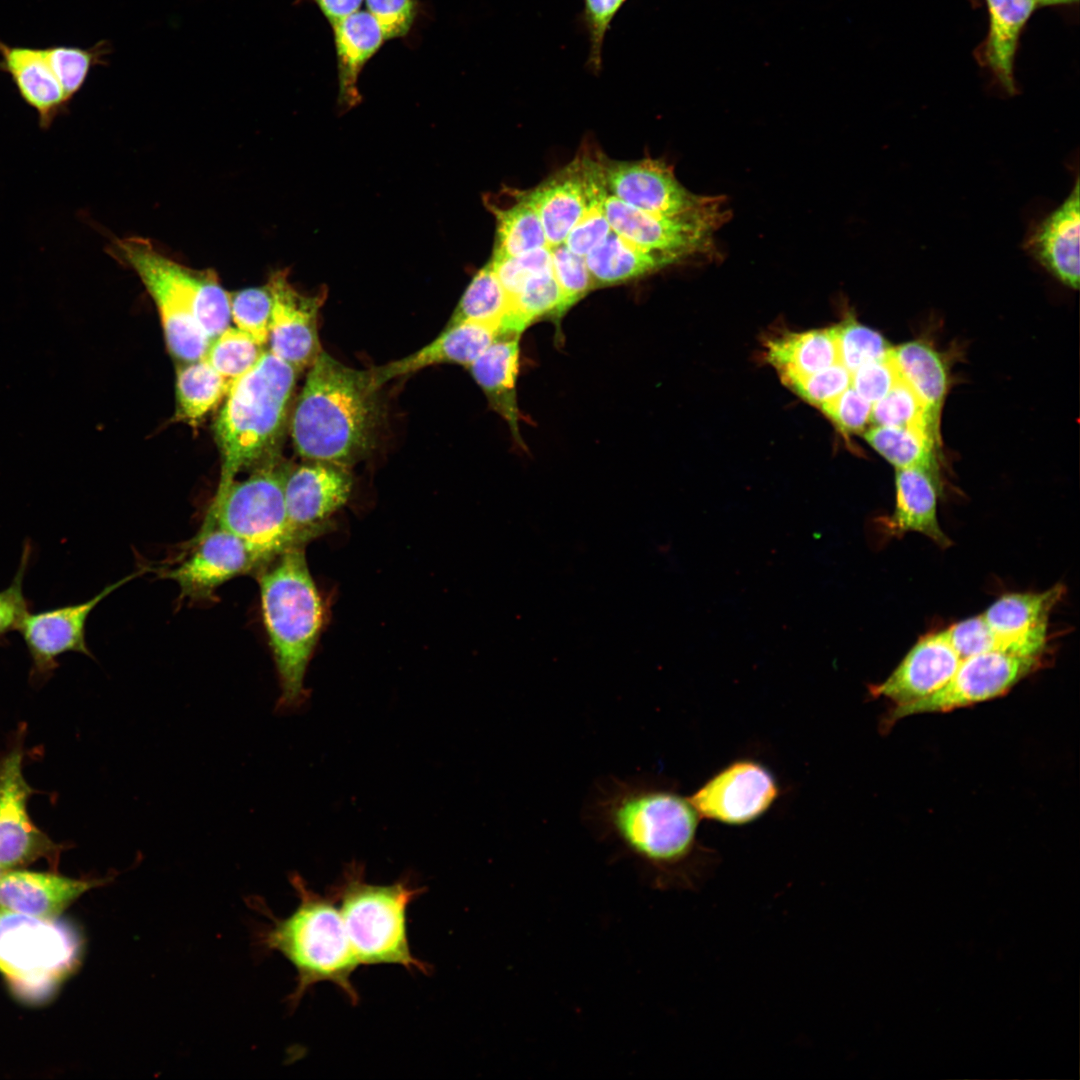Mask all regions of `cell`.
I'll use <instances>...</instances> for the list:
<instances>
[{
    "mask_svg": "<svg viewBox=\"0 0 1080 1080\" xmlns=\"http://www.w3.org/2000/svg\"><path fill=\"white\" fill-rule=\"evenodd\" d=\"M589 816L656 888L697 887L699 814L689 799L640 780L611 778L600 786Z\"/></svg>",
    "mask_w": 1080,
    "mask_h": 1080,
    "instance_id": "6da1fadb",
    "label": "cell"
},
{
    "mask_svg": "<svg viewBox=\"0 0 1080 1080\" xmlns=\"http://www.w3.org/2000/svg\"><path fill=\"white\" fill-rule=\"evenodd\" d=\"M372 369L348 367L321 351L310 366L291 417L298 455L348 466L373 447L381 419Z\"/></svg>",
    "mask_w": 1080,
    "mask_h": 1080,
    "instance_id": "7a4b0ae2",
    "label": "cell"
},
{
    "mask_svg": "<svg viewBox=\"0 0 1080 1080\" xmlns=\"http://www.w3.org/2000/svg\"><path fill=\"white\" fill-rule=\"evenodd\" d=\"M256 574L280 686L274 711L281 715L299 712L309 700L305 675L324 623L322 598L304 545L288 548Z\"/></svg>",
    "mask_w": 1080,
    "mask_h": 1080,
    "instance_id": "3957f363",
    "label": "cell"
},
{
    "mask_svg": "<svg viewBox=\"0 0 1080 1080\" xmlns=\"http://www.w3.org/2000/svg\"><path fill=\"white\" fill-rule=\"evenodd\" d=\"M298 370L265 350L228 391L214 424L221 456L216 494L239 472L278 455Z\"/></svg>",
    "mask_w": 1080,
    "mask_h": 1080,
    "instance_id": "277c9868",
    "label": "cell"
},
{
    "mask_svg": "<svg viewBox=\"0 0 1080 1080\" xmlns=\"http://www.w3.org/2000/svg\"><path fill=\"white\" fill-rule=\"evenodd\" d=\"M289 880L299 903L286 918L270 914L272 924L259 935V943L266 950L281 953L295 968L296 986L288 997L291 1007L320 982L334 984L356 1005L359 994L351 978L360 964L336 900L330 893L320 895L312 890L297 873Z\"/></svg>",
    "mask_w": 1080,
    "mask_h": 1080,
    "instance_id": "5b68a950",
    "label": "cell"
},
{
    "mask_svg": "<svg viewBox=\"0 0 1080 1080\" xmlns=\"http://www.w3.org/2000/svg\"><path fill=\"white\" fill-rule=\"evenodd\" d=\"M425 889L409 877L392 884L365 880L364 865L352 861L329 893L339 903L344 927L360 965L393 964L428 973L430 966L412 954L407 933L409 905Z\"/></svg>",
    "mask_w": 1080,
    "mask_h": 1080,
    "instance_id": "8992f818",
    "label": "cell"
},
{
    "mask_svg": "<svg viewBox=\"0 0 1080 1080\" xmlns=\"http://www.w3.org/2000/svg\"><path fill=\"white\" fill-rule=\"evenodd\" d=\"M57 918L0 909V973L25 1000H44L79 966L82 937Z\"/></svg>",
    "mask_w": 1080,
    "mask_h": 1080,
    "instance_id": "52a82bcc",
    "label": "cell"
},
{
    "mask_svg": "<svg viewBox=\"0 0 1080 1080\" xmlns=\"http://www.w3.org/2000/svg\"><path fill=\"white\" fill-rule=\"evenodd\" d=\"M288 464L279 455L255 467L215 494L204 524L223 528L241 539L266 565L288 548L305 545L293 530L285 505Z\"/></svg>",
    "mask_w": 1080,
    "mask_h": 1080,
    "instance_id": "ba28073f",
    "label": "cell"
},
{
    "mask_svg": "<svg viewBox=\"0 0 1080 1080\" xmlns=\"http://www.w3.org/2000/svg\"><path fill=\"white\" fill-rule=\"evenodd\" d=\"M605 212L613 232L641 248L664 254L674 263L713 248L714 233L729 219L726 200L707 196L693 210L678 215L648 213L608 194Z\"/></svg>",
    "mask_w": 1080,
    "mask_h": 1080,
    "instance_id": "9c48e42d",
    "label": "cell"
},
{
    "mask_svg": "<svg viewBox=\"0 0 1080 1080\" xmlns=\"http://www.w3.org/2000/svg\"><path fill=\"white\" fill-rule=\"evenodd\" d=\"M110 254L138 275L153 299L169 352L181 363L202 359L210 344L197 322L191 298L170 273L167 256L149 240L127 237L114 240Z\"/></svg>",
    "mask_w": 1080,
    "mask_h": 1080,
    "instance_id": "30bf717a",
    "label": "cell"
},
{
    "mask_svg": "<svg viewBox=\"0 0 1080 1080\" xmlns=\"http://www.w3.org/2000/svg\"><path fill=\"white\" fill-rule=\"evenodd\" d=\"M1040 657L990 651L961 660L950 680L932 695L912 704L895 706L889 722L924 713L948 712L1007 693L1036 669Z\"/></svg>",
    "mask_w": 1080,
    "mask_h": 1080,
    "instance_id": "8fae6325",
    "label": "cell"
},
{
    "mask_svg": "<svg viewBox=\"0 0 1080 1080\" xmlns=\"http://www.w3.org/2000/svg\"><path fill=\"white\" fill-rule=\"evenodd\" d=\"M21 739L0 759V870L21 869L40 859L56 869L63 845L40 830L28 813L33 788L23 774Z\"/></svg>",
    "mask_w": 1080,
    "mask_h": 1080,
    "instance_id": "7c38bea8",
    "label": "cell"
},
{
    "mask_svg": "<svg viewBox=\"0 0 1080 1080\" xmlns=\"http://www.w3.org/2000/svg\"><path fill=\"white\" fill-rule=\"evenodd\" d=\"M260 557L241 539L215 525L204 524L192 540L189 552L161 576L175 581L180 597L194 601L214 599L227 581L264 566Z\"/></svg>",
    "mask_w": 1080,
    "mask_h": 1080,
    "instance_id": "4fadbf2b",
    "label": "cell"
},
{
    "mask_svg": "<svg viewBox=\"0 0 1080 1080\" xmlns=\"http://www.w3.org/2000/svg\"><path fill=\"white\" fill-rule=\"evenodd\" d=\"M352 484L346 466L320 461L288 466L285 505L290 524L302 543L328 527L332 516L347 503Z\"/></svg>",
    "mask_w": 1080,
    "mask_h": 1080,
    "instance_id": "5bb4252c",
    "label": "cell"
},
{
    "mask_svg": "<svg viewBox=\"0 0 1080 1080\" xmlns=\"http://www.w3.org/2000/svg\"><path fill=\"white\" fill-rule=\"evenodd\" d=\"M143 573L145 570L124 577L85 602L37 613L28 611L18 631L29 651L33 674L47 676L52 673L58 665V657L66 652H79L91 657L85 640V626L90 613L114 590Z\"/></svg>",
    "mask_w": 1080,
    "mask_h": 1080,
    "instance_id": "9a60e30c",
    "label": "cell"
},
{
    "mask_svg": "<svg viewBox=\"0 0 1080 1080\" xmlns=\"http://www.w3.org/2000/svg\"><path fill=\"white\" fill-rule=\"evenodd\" d=\"M772 774L754 761L735 762L706 782L689 801L699 816L743 824L763 814L777 796Z\"/></svg>",
    "mask_w": 1080,
    "mask_h": 1080,
    "instance_id": "2e32d148",
    "label": "cell"
},
{
    "mask_svg": "<svg viewBox=\"0 0 1080 1080\" xmlns=\"http://www.w3.org/2000/svg\"><path fill=\"white\" fill-rule=\"evenodd\" d=\"M267 284L272 294L269 351L300 372L322 351L317 318L324 296L300 293L290 283L287 270L272 273Z\"/></svg>",
    "mask_w": 1080,
    "mask_h": 1080,
    "instance_id": "e0dca14e",
    "label": "cell"
},
{
    "mask_svg": "<svg viewBox=\"0 0 1080 1080\" xmlns=\"http://www.w3.org/2000/svg\"><path fill=\"white\" fill-rule=\"evenodd\" d=\"M604 170L610 195L648 213L682 214L701 205L707 197L684 188L673 169L660 160L605 161Z\"/></svg>",
    "mask_w": 1080,
    "mask_h": 1080,
    "instance_id": "ac0fdd59",
    "label": "cell"
},
{
    "mask_svg": "<svg viewBox=\"0 0 1080 1080\" xmlns=\"http://www.w3.org/2000/svg\"><path fill=\"white\" fill-rule=\"evenodd\" d=\"M1063 594L1061 585L1041 593H1009L981 614L995 635L999 651L1041 657L1047 643L1048 618Z\"/></svg>",
    "mask_w": 1080,
    "mask_h": 1080,
    "instance_id": "d6986e66",
    "label": "cell"
},
{
    "mask_svg": "<svg viewBox=\"0 0 1080 1080\" xmlns=\"http://www.w3.org/2000/svg\"><path fill=\"white\" fill-rule=\"evenodd\" d=\"M961 660L945 630L927 634L910 649L887 679L870 688L871 694L884 697L895 706L912 704L944 686Z\"/></svg>",
    "mask_w": 1080,
    "mask_h": 1080,
    "instance_id": "ffe728a7",
    "label": "cell"
},
{
    "mask_svg": "<svg viewBox=\"0 0 1080 1080\" xmlns=\"http://www.w3.org/2000/svg\"><path fill=\"white\" fill-rule=\"evenodd\" d=\"M113 876L76 879L54 872L21 869L0 874V909L39 918H56L87 891Z\"/></svg>",
    "mask_w": 1080,
    "mask_h": 1080,
    "instance_id": "44dd1931",
    "label": "cell"
},
{
    "mask_svg": "<svg viewBox=\"0 0 1080 1080\" xmlns=\"http://www.w3.org/2000/svg\"><path fill=\"white\" fill-rule=\"evenodd\" d=\"M1079 179L1062 204L1034 226L1025 249L1057 280L1079 286Z\"/></svg>",
    "mask_w": 1080,
    "mask_h": 1080,
    "instance_id": "7402d4cb",
    "label": "cell"
},
{
    "mask_svg": "<svg viewBox=\"0 0 1080 1080\" xmlns=\"http://www.w3.org/2000/svg\"><path fill=\"white\" fill-rule=\"evenodd\" d=\"M0 72L8 75L18 95L49 129L70 104L46 58L44 48L11 45L0 40Z\"/></svg>",
    "mask_w": 1080,
    "mask_h": 1080,
    "instance_id": "603a6c76",
    "label": "cell"
},
{
    "mask_svg": "<svg viewBox=\"0 0 1080 1080\" xmlns=\"http://www.w3.org/2000/svg\"><path fill=\"white\" fill-rule=\"evenodd\" d=\"M988 29L976 59L1010 95L1017 93L1014 66L1021 35L1038 7L1035 0H984Z\"/></svg>",
    "mask_w": 1080,
    "mask_h": 1080,
    "instance_id": "cb8c5ba5",
    "label": "cell"
},
{
    "mask_svg": "<svg viewBox=\"0 0 1080 1080\" xmlns=\"http://www.w3.org/2000/svg\"><path fill=\"white\" fill-rule=\"evenodd\" d=\"M500 335L497 327L461 322L446 326L442 333L420 350L382 367L372 369L377 384L386 382L431 365L454 363L469 367Z\"/></svg>",
    "mask_w": 1080,
    "mask_h": 1080,
    "instance_id": "d4e9b609",
    "label": "cell"
},
{
    "mask_svg": "<svg viewBox=\"0 0 1080 1080\" xmlns=\"http://www.w3.org/2000/svg\"><path fill=\"white\" fill-rule=\"evenodd\" d=\"M937 474L920 467L896 468V505L887 520L892 534L918 532L942 548L951 544L937 517Z\"/></svg>",
    "mask_w": 1080,
    "mask_h": 1080,
    "instance_id": "484cf974",
    "label": "cell"
},
{
    "mask_svg": "<svg viewBox=\"0 0 1080 1080\" xmlns=\"http://www.w3.org/2000/svg\"><path fill=\"white\" fill-rule=\"evenodd\" d=\"M338 74V104L348 110L361 101L358 78L386 40L377 20L357 10L332 25Z\"/></svg>",
    "mask_w": 1080,
    "mask_h": 1080,
    "instance_id": "4316f807",
    "label": "cell"
},
{
    "mask_svg": "<svg viewBox=\"0 0 1080 1080\" xmlns=\"http://www.w3.org/2000/svg\"><path fill=\"white\" fill-rule=\"evenodd\" d=\"M524 194L541 220L547 245L554 247L564 243L586 207L580 161L573 162Z\"/></svg>",
    "mask_w": 1080,
    "mask_h": 1080,
    "instance_id": "83f0119b",
    "label": "cell"
},
{
    "mask_svg": "<svg viewBox=\"0 0 1080 1080\" xmlns=\"http://www.w3.org/2000/svg\"><path fill=\"white\" fill-rule=\"evenodd\" d=\"M520 336L495 340L470 366L471 374L494 409L508 422L519 443L520 413L516 402Z\"/></svg>",
    "mask_w": 1080,
    "mask_h": 1080,
    "instance_id": "f1b7e54d",
    "label": "cell"
},
{
    "mask_svg": "<svg viewBox=\"0 0 1080 1080\" xmlns=\"http://www.w3.org/2000/svg\"><path fill=\"white\" fill-rule=\"evenodd\" d=\"M766 357L782 381L840 363L835 328L791 332L773 338L766 343Z\"/></svg>",
    "mask_w": 1080,
    "mask_h": 1080,
    "instance_id": "f546056e",
    "label": "cell"
},
{
    "mask_svg": "<svg viewBox=\"0 0 1080 1080\" xmlns=\"http://www.w3.org/2000/svg\"><path fill=\"white\" fill-rule=\"evenodd\" d=\"M584 258L594 287L632 280L674 263L668 256L641 248L612 230Z\"/></svg>",
    "mask_w": 1080,
    "mask_h": 1080,
    "instance_id": "4dcf8cb0",
    "label": "cell"
},
{
    "mask_svg": "<svg viewBox=\"0 0 1080 1080\" xmlns=\"http://www.w3.org/2000/svg\"><path fill=\"white\" fill-rule=\"evenodd\" d=\"M890 355L903 380L916 392L939 425L940 410L948 387L943 357L929 344L915 340L892 347Z\"/></svg>",
    "mask_w": 1080,
    "mask_h": 1080,
    "instance_id": "1f68e13d",
    "label": "cell"
},
{
    "mask_svg": "<svg viewBox=\"0 0 1080 1080\" xmlns=\"http://www.w3.org/2000/svg\"><path fill=\"white\" fill-rule=\"evenodd\" d=\"M231 386L204 358L182 363L176 376L175 419L191 426L199 424Z\"/></svg>",
    "mask_w": 1080,
    "mask_h": 1080,
    "instance_id": "d6a6232c",
    "label": "cell"
},
{
    "mask_svg": "<svg viewBox=\"0 0 1080 1080\" xmlns=\"http://www.w3.org/2000/svg\"><path fill=\"white\" fill-rule=\"evenodd\" d=\"M580 163L586 207L579 221L567 235L564 244L573 253L585 257L606 238L611 228L605 212V200L609 192L604 162L583 159Z\"/></svg>",
    "mask_w": 1080,
    "mask_h": 1080,
    "instance_id": "836d02e7",
    "label": "cell"
},
{
    "mask_svg": "<svg viewBox=\"0 0 1080 1080\" xmlns=\"http://www.w3.org/2000/svg\"><path fill=\"white\" fill-rule=\"evenodd\" d=\"M865 440L896 468L920 467L937 474L938 440L915 427L876 425L864 431Z\"/></svg>",
    "mask_w": 1080,
    "mask_h": 1080,
    "instance_id": "e575fe53",
    "label": "cell"
},
{
    "mask_svg": "<svg viewBox=\"0 0 1080 1080\" xmlns=\"http://www.w3.org/2000/svg\"><path fill=\"white\" fill-rule=\"evenodd\" d=\"M492 208L497 224L495 253L515 257L548 246L541 220L524 192L513 205Z\"/></svg>",
    "mask_w": 1080,
    "mask_h": 1080,
    "instance_id": "d590c367",
    "label": "cell"
},
{
    "mask_svg": "<svg viewBox=\"0 0 1080 1080\" xmlns=\"http://www.w3.org/2000/svg\"><path fill=\"white\" fill-rule=\"evenodd\" d=\"M509 312V299L488 262L472 278L447 326L477 322L500 331Z\"/></svg>",
    "mask_w": 1080,
    "mask_h": 1080,
    "instance_id": "8d00e7d4",
    "label": "cell"
},
{
    "mask_svg": "<svg viewBox=\"0 0 1080 1080\" xmlns=\"http://www.w3.org/2000/svg\"><path fill=\"white\" fill-rule=\"evenodd\" d=\"M44 52L66 97L71 102L83 87L91 69L107 63L111 46L106 40H101L88 48L55 44L44 47Z\"/></svg>",
    "mask_w": 1080,
    "mask_h": 1080,
    "instance_id": "74e56055",
    "label": "cell"
},
{
    "mask_svg": "<svg viewBox=\"0 0 1080 1080\" xmlns=\"http://www.w3.org/2000/svg\"><path fill=\"white\" fill-rule=\"evenodd\" d=\"M870 421L876 425L915 427L938 440L936 424L926 405L902 378L880 400L872 404Z\"/></svg>",
    "mask_w": 1080,
    "mask_h": 1080,
    "instance_id": "f35d334b",
    "label": "cell"
},
{
    "mask_svg": "<svg viewBox=\"0 0 1080 1080\" xmlns=\"http://www.w3.org/2000/svg\"><path fill=\"white\" fill-rule=\"evenodd\" d=\"M265 350L251 336L228 327L210 341L204 359L231 385L249 371Z\"/></svg>",
    "mask_w": 1080,
    "mask_h": 1080,
    "instance_id": "ab89813d",
    "label": "cell"
},
{
    "mask_svg": "<svg viewBox=\"0 0 1080 1080\" xmlns=\"http://www.w3.org/2000/svg\"><path fill=\"white\" fill-rule=\"evenodd\" d=\"M230 316L236 328L247 333L258 344L268 343L272 294L268 284L229 293Z\"/></svg>",
    "mask_w": 1080,
    "mask_h": 1080,
    "instance_id": "60d3db41",
    "label": "cell"
},
{
    "mask_svg": "<svg viewBox=\"0 0 1080 1080\" xmlns=\"http://www.w3.org/2000/svg\"><path fill=\"white\" fill-rule=\"evenodd\" d=\"M839 362L851 373L869 361L884 357L892 346L877 331L848 317L834 326Z\"/></svg>",
    "mask_w": 1080,
    "mask_h": 1080,
    "instance_id": "b9f144b4",
    "label": "cell"
},
{
    "mask_svg": "<svg viewBox=\"0 0 1080 1080\" xmlns=\"http://www.w3.org/2000/svg\"><path fill=\"white\" fill-rule=\"evenodd\" d=\"M553 274L561 292V315L583 298L593 281L585 258L573 253L562 243L550 247Z\"/></svg>",
    "mask_w": 1080,
    "mask_h": 1080,
    "instance_id": "7bdbcfd3",
    "label": "cell"
},
{
    "mask_svg": "<svg viewBox=\"0 0 1080 1080\" xmlns=\"http://www.w3.org/2000/svg\"><path fill=\"white\" fill-rule=\"evenodd\" d=\"M489 263L510 302L530 275L552 267L551 251L544 246L515 257L493 252Z\"/></svg>",
    "mask_w": 1080,
    "mask_h": 1080,
    "instance_id": "ee69618b",
    "label": "cell"
},
{
    "mask_svg": "<svg viewBox=\"0 0 1080 1080\" xmlns=\"http://www.w3.org/2000/svg\"><path fill=\"white\" fill-rule=\"evenodd\" d=\"M783 383L820 409L851 386V372L836 363L812 374L786 379Z\"/></svg>",
    "mask_w": 1080,
    "mask_h": 1080,
    "instance_id": "f6af8a7d",
    "label": "cell"
},
{
    "mask_svg": "<svg viewBox=\"0 0 1080 1080\" xmlns=\"http://www.w3.org/2000/svg\"><path fill=\"white\" fill-rule=\"evenodd\" d=\"M820 409L846 436L863 432L865 426L871 422L872 403L852 386Z\"/></svg>",
    "mask_w": 1080,
    "mask_h": 1080,
    "instance_id": "bcb514c9",
    "label": "cell"
},
{
    "mask_svg": "<svg viewBox=\"0 0 1080 1080\" xmlns=\"http://www.w3.org/2000/svg\"><path fill=\"white\" fill-rule=\"evenodd\" d=\"M890 352L862 364L851 373V386L872 404L885 396L901 378Z\"/></svg>",
    "mask_w": 1080,
    "mask_h": 1080,
    "instance_id": "7dc6e473",
    "label": "cell"
},
{
    "mask_svg": "<svg viewBox=\"0 0 1080 1080\" xmlns=\"http://www.w3.org/2000/svg\"><path fill=\"white\" fill-rule=\"evenodd\" d=\"M626 0H584V21L589 37L587 64L595 72L602 64L605 36L611 22Z\"/></svg>",
    "mask_w": 1080,
    "mask_h": 1080,
    "instance_id": "c3c4849f",
    "label": "cell"
},
{
    "mask_svg": "<svg viewBox=\"0 0 1080 1080\" xmlns=\"http://www.w3.org/2000/svg\"><path fill=\"white\" fill-rule=\"evenodd\" d=\"M948 640L961 659L999 651L998 642L982 615L958 622L945 630Z\"/></svg>",
    "mask_w": 1080,
    "mask_h": 1080,
    "instance_id": "681fc988",
    "label": "cell"
},
{
    "mask_svg": "<svg viewBox=\"0 0 1080 1080\" xmlns=\"http://www.w3.org/2000/svg\"><path fill=\"white\" fill-rule=\"evenodd\" d=\"M367 11L379 23L386 40L404 37L418 14V0H364Z\"/></svg>",
    "mask_w": 1080,
    "mask_h": 1080,
    "instance_id": "f907efd6",
    "label": "cell"
},
{
    "mask_svg": "<svg viewBox=\"0 0 1080 1080\" xmlns=\"http://www.w3.org/2000/svg\"><path fill=\"white\" fill-rule=\"evenodd\" d=\"M29 551L23 553L20 567L9 587L0 592V635L18 630L23 616L29 611L23 594V578Z\"/></svg>",
    "mask_w": 1080,
    "mask_h": 1080,
    "instance_id": "816d5d0a",
    "label": "cell"
},
{
    "mask_svg": "<svg viewBox=\"0 0 1080 1080\" xmlns=\"http://www.w3.org/2000/svg\"><path fill=\"white\" fill-rule=\"evenodd\" d=\"M332 26L347 15L359 10L364 0H312Z\"/></svg>",
    "mask_w": 1080,
    "mask_h": 1080,
    "instance_id": "f5cc1de1",
    "label": "cell"
},
{
    "mask_svg": "<svg viewBox=\"0 0 1080 1080\" xmlns=\"http://www.w3.org/2000/svg\"><path fill=\"white\" fill-rule=\"evenodd\" d=\"M1038 6H1062L1077 3L1078 0H1035Z\"/></svg>",
    "mask_w": 1080,
    "mask_h": 1080,
    "instance_id": "db71d44e",
    "label": "cell"
},
{
    "mask_svg": "<svg viewBox=\"0 0 1080 1080\" xmlns=\"http://www.w3.org/2000/svg\"><path fill=\"white\" fill-rule=\"evenodd\" d=\"M1 872H2V870H0V874H1Z\"/></svg>",
    "mask_w": 1080,
    "mask_h": 1080,
    "instance_id": "11a10c76",
    "label": "cell"
}]
</instances>
